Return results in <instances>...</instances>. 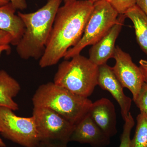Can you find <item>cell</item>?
I'll return each instance as SVG.
<instances>
[{"label": "cell", "mask_w": 147, "mask_h": 147, "mask_svg": "<svg viewBox=\"0 0 147 147\" xmlns=\"http://www.w3.org/2000/svg\"><path fill=\"white\" fill-rule=\"evenodd\" d=\"M87 0L64 3L59 8L39 65L45 68L57 64L69 49L78 43L84 33L93 7Z\"/></svg>", "instance_id": "cell-1"}, {"label": "cell", "mask_w": 147, "mask_h": 147, "mask_svg": "<svg viewBox=\"0 0 147 147\" xmlns=\"http://www.w3.org/2000/svg\"><path fill=\"white\" fill-rule=\"evenodd\" d=\"M62 0H47L45 5L30 13L18 12L25 31L16 45L18 56L23 59H40L50 37L56 14Z\"/></svg>", "instance_id": "cell-2"}, {"label": "cell", "mask_w": 147, "mask_h": 147, "mask_svg": "<svg viewBox=\"0 0 147 147\" xmlns=\"http://www.w3.org/2000/svg\"><path fill=\"white\" fill-rule=\"evenodd\" d=\"M34 107L52 109L76 125L88 113L92 102L88 98L48 82L40 86L32 98Z\"/></svg>", "instance_id": "cell-3"}, {"label": "cell", "mask_w": 147, "mask_h": 147, "mask_svg": "<svg viewBox=\"0 0 147 147\" xmlns=\"http://www.w3.org/2000/svg\"><path fill=\"white\" fill-rule=\"evenodd\" d=\"M98 66L81 54L61 63L54 78L55 84L88 98L98 85Z\"/></svg>", "instance_id": "cell-4"}, {"label": "cell", "mask_w": 147, "mask_h": 147, "mask_svg": "<svg viewBox=\"0 0 147 147\" xmlns=\"http://www.w3.org/2000/svg\"><path fill=\"white\" fill-rule=\"evenodd\" d=\"M119 15L107 0H99L94 3L82 38L75 46L67 52L65 59L68 60L80 54L84 48L99 41L118 22Z\"/></svg>", "instance_id": "cell-5"}, {"label": "cell", "mask_w": 147, "mask_h": 147, "mask_svg": "<svg viewBox=\"0 0 147 147\" xmlns=\"http://www.w3.org/2000/svg\"><path fill=\"white\" fill-rule=\"evenodd\" d=\"M13 110L0 107L1 134L6 139L24 147H36L40 142L34 117L16 116Z\"/></svg>", "instance_id": "cell-6"}, {"label": "cell", "mask_w": 147, "mask_h": 147, "mask_svg": "<svg viewBox=\"0 0 147 147\" xmlns=\"http://www.w3.org/2000/svg\"><path fill=\"white\" fill-rule=\"evenodd\" d=\"M32 116L41 141H56L67 143L75 125L50 108L34 107Z\"/></svg>", "instance_id": "cell-7"}, {"label": "cell", "mask_w": 147, "mask_h": 147, "mask_svg": "<svg viewBox=\"0 0 147 147\" xmlns=\"http://www.w3.org/2000/svg\"><path fill=\"white\" fill-rule=\"evenodd\" d=\"M113 58L116 61L112 67L113 73L123 88L131 92L134 101L144 83L141 68L133 62L129 54L118 46L115 47Z\"/></svg>", "instance_id": "cell-8"}, {"label": "cell", "mask_w": 147, "mask_h": 147, "mask_svg": "<svg viewBox=\"0 0 147 147\" xmlns=\"http://www.w3.org/2000/svg\"><path fill=\"white\" fill-rule=\"evenodd\" d=\"M98 85L113 96L119 105L122 117L125 120L130 113L131 99L125 94L123 87L113 73L112 67L107 63L98 66Z\"/></svg>", "instance_id": "cell-9"}, {"label": "cell", "mask_w": 147, "mask_h": 147, "mask_svg": "<svg viewBox=\"0 0 147 147\" xmlns=\"http://www.w3.org/2000/svg\"><path fill=\"white\" fill-rule=\"evenodd\" d=\"M126 17L124 14H119L118 22L99 41L94 45L89 50L90 60L99 66L106 63L107 61L113 58L116 40L119 34Z\"/></svg>", "instance_id": "cell-10"}, {"label": "cell", "mask_w": 147, "mask_h": 147, "mask_svg": "<svg viewBox=\"0 0 147 147\" xmlns=\"http://www.w3.org/2000/svg\"><path fill=\"white\" fill-rule=\"evenodd\" d=\"M110 138L92 119L88 113L75 125L70 142L88 144L93 147H105Z\"/></svg>", "instance_id": "cell-11"}, {"label": "cell", "mask_w": 147, "mask_h": 147, "mask_svg": "<svg viewBox=\"0 0 147 147\" xmlns=\"http://www.w3.org/2000/svg\"><path fill=\"white\" fill-rule=\"evenodd\" d=\"M88 113L108 137L110 138L117 134L115 108L109 99L103 98L92 102Z\"/></svg>", "instance_id": "cell-12"}, {"label": "cell", "mask_w": 147, "mask_h": 147, "mask_svg": "<svg viewBox=\"0 0 147 147\" xmlns=\"http://www.w3.org/2000/svg\"><path fill=\"white\" fill-rule=\"evenodd\" d=\"M16 9L11 3L0 6V30L10 34L16 46L25 31V26L21 18L15 13Z\"/></svg>", "instance_id": "cell-13"}, {"label": "cell", "mask_w": 147, "mask_h": 147, "mask_svg": "<svg viewBox=\"0 0 147 147\" xmlns=\"http://www.w3.org/2000/svg\"><path fill=\"white\" fill-rule=\"evenodd\" d=\"M20 84L4 70H0V107L16 111L18 104L13 100L21 90Z\"/></svg>", "instance_id": "cell-14"}, {"label": "cell", "mask_w": 147, "mask_h": 147, "mask_svg": "<svg viewBox=\"0 0 147 147\" xmlns=\"http://www.w3.org/2000/svg\"><path fill=\"white\" fill-rule=\"evenodd\" d=\"M124 15L132 21L137 43L147 57V16L136 5Z\"/></svg>", "instance_id": "cell-15"}, {"label": "cell", "mask_w": 147, "mask_h": 147, "mask_svg": "<svg viewBox=\"0 0 147 147\" xmlns=\"http://www.w3.org/2000/svg\"><path fill=\"white\" fill-rule=\"evenodd\" d=\"M135 134L131 140V147H147V114L141 112L137 117Z\"/></svg>", "instance_id": "cell-16"}, {"label": "cell", "mask_w": 147, "mask_h": 147, "mask_svg": "<svg viewBox=\"0 0 147 147\" xmlns=\"http://www.w3.org/2000/svg\"><path fill=\"white\" fill-rule=\"evenodd\" d=\"M123 131L121 137V142L119 147H131L130 134L131 129L135 124L134 119L131 113L124 121Z\"/></svg>", "instance_id": "cell-17"}, {"label": "cell", "mask_w": 147, "mask_h": 147, "mask_svg": "<svg viewBox=\"0 0 147 147\" xmlns=\"http://www.w3.org/2000/svg\"><path fill=\"white\" fill-rule=\"evenodd\" d=\"M110 3L119 14H124L136 5V0H110Z\"/></svg>", "instance_id": "cell-18"}, {"label": "cell", "mask_w": 147, "mask_h": 147, "mask_svg": "<svg viewBox=\"0 0 147 147\" xmlns=\"http://www.w3.org/2000/svg\"><path fill=\"white\" fill-rule=\"evenodd\" d=\"M141 112L147 114V84L142 85L137 99L134 101Z\"/></svg>", "instance_id": "cell-19"}, {"label": "cell", "mask_w": 147, "mask_h": 147, "mask_svg": "<svg viewBox=\"0 0 147 147\" xmlns=\"http://www.w3.org/2000/svg\"><path fill=\"white\" fill-rule=\"evenodd\" d=\"M67 143L56 141H41L36 147H67Z\"/></svg>", "instance_id": "cell-20"}, {"label": "cell", "mask_w": 147, "mask_h": 147, "mask_svg": "<svg viewBox=\"0 0 147 147\" xmlns=\"http://www.w3.org/2000/svg\"><path fill=\"white\" fill-rule=\"evenodd\" d=\"M13 38L12 36L7 32L0 30V45H12Z\"/></svg>", "instance_id": "cell-21"}, {"label": "cell", "mask_w": 147, "mask_h": 147, "mask_svg": "<svg viewBox=\"0 0 147 147\" xmlns=\"http://www.w3.org/2000/svg\"><path fill=\"white\" fill-rule=\"evenodd\" d=\"M15 9L23 10L27 7L25 0H9Z\"/></svg>", "instance_id": "cell-22"}, {"label": "cell", "mask_w": 147, "mask_h": 147, "mask_svg": "<svg viewBox=\"0 0 147 147\" xmlns=\"http://www.w3.org/2000/svg\"><path fill=\"white\" fill-rule=\"evenodd\" d=\"M140 67L143 74L144 82L147 84V60L142 59L139 61Z\"/></svg>", "instance_id": "cell-23"}, {"label": "cell", "mask_w": 147, "mask_h": 147, "mask_svg": "<svg viewBox=\"0 0 147 147\" xmlns=\"http://www.w3.org/2000/svg\"><path fill=\"white\" fill-rule=\"evenodd\" d=\"M136 5L147 16V0H136Z\"/></svg>", "instance_id": "cell-24"}, {"label": "cell", "mask_w": 147, "mask_h": 147, "mask_svg": "<svg viewBox=\"0 0 147 147\" xmlns=\"http://www.w3.org/2000/svg\"><path fill=\"white\" fill-rule=\"evenodd\" d=\"M10 50L9 45H0V56L3 52H8Z\"/></svg>", "instance_id": "cell-25"}, {"label": "cell", "mask_w": 147, "mask_h": 147, "mask_svg": "<svg viewBox=\"0 0 147 147\" xmlns=\"http://www.w3.org/2000/svg\"><path fill=\"white\" fill-rule=\"evenodd\" d=\"M1 126H0V134H1ZM6 146L5 143L3 142L2 139H1L0 137V147H6Z\"/></svg>", "instance_id": "cell-26"}, {"label": "cell", "mask_w": 147, "mask_h": 147, "mask_svg": "<svg viewBox=\"0 0 147 147\" xmlns=\"http://www.w3.org/2000/svg\"><path fill=\"white\" fill-rule=\"evenodd\" d=\"M64 3L67 2L69 1H80V0H63ZM87 1H90L94 3L95 2L97 1H99V0H87ZM110 2V0H107Z\"/></svg>", "instance_id": "cell-27"}]
</instances>
